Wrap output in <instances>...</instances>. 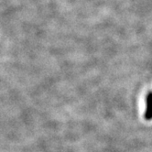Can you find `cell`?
I'll list each match as a JSON object with an SVG mask.
<instances>
[{"label":"cell","mask_w":152,"mask_h":152,"mask_svg":"<svg viewBox=\"0 0 152 152\" xmlns=\"http://www.w3.org/2000/svg\"><path fill=\"white\" fill-rule=\"evenodd\" d=\"M147 109L145 112V119L146 120H151L152 119V92H149L147 95Z\"/></svg>","instance_id":"1"}]
</instances>
